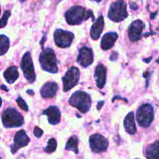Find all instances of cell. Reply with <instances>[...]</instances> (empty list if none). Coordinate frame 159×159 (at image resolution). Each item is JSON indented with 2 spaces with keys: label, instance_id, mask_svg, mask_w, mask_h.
I'll use <instances>...</instances> for the list:
<instances>
[{
  "label": "cell",
  "instance_id": "cell-1",
  "mask_svg": "<svg viewBox=\"0 0 159 159\" xmlns=\"http://www.w3.org/2000/svg\"><path fill=\"white\" fill-rule=\"evenodd\" d=\"M65 16L66 22L69 25H79L89 18H92L93 21L95 20L93 11L81 6H71L66 11Z\"/></svg>",
  "mask_w": 159,
  "mask_h": 159
},
{
  "label": "cell",
  "instance_id": "cell-2",
  "mask_svg": "<svg viewBox=\"0 0 159 159\" xmlns=\"http://www.w3.org/2000/svg\"><path fill=\"white\" fill-rule=\"evenodd\" d=\"M42 69L50 73H57V60L56 54L52 48L43 49L39 57Z\"/></svg>",
  "mask_w": 159,
  "mask_h": 159
},
{
  "label": "cell",
  "instance_id": "cell-3",
  "mask_svg": "<svg viewBox=\"0 0 159 159\" xmlns=\"http://www.w3.org/2000/svg\"><path fill=\"white\" fill-rule=\"evenodd\" d=\"M69 104L81 113H85L91 107V96L84 91H76L70 97Z\"/></svg>",
  "mask_w": 159,
  "mask_h": 159
},
{
  "label": "cell",
  "instance_id": "cell-4",
  "mask_svg": "<svg viewBox=\"0 0 159 159\" xmlns=\"http://www.w3.org/2000/svg\"><path fill=\"white\" fill-rule=\"evenodd\" d=\"M2 122L6 128H14L23 126L24 120L16 109L8 108L2 113Z\"/></svg>",
  "mask_w": 159,
  "mask_h": 159
},
{
  "label": "cell",
  "instance_id": "cell-5",
  "mask_svg": "<svg viewBox=\"0 0 159 159\" xmlns=\"http://www.w3.org/2000/svg\"><path fill=\"white\" fill-rule=\"evenodd\" d=\"M136 119L140 127L144 128L148 127L155 119L153 107L149 103L141 105L137 110Z\"/></svg>",
  "mask_w": 159,
  "mask_h": 159
},
{
  "label": "cell",
  "instance_id": "cell-6",
  "mask_svg": "<svg viewBox=\"0 0 159 159\" xmlns=\"http://www.w3.org/2000/svg\"><path fill=\"white\" fill-rule=\"evenodd\" d=\"M128 12L127 10V2L122 0L116 1L110 5L108 12V17L115 23H120L127 18Z\"/></svg>",
  "mask_w": 159,
  "mask_h": 159
},
{
  "label": "cell",
  "instance_id": "cell-7",
  "mask_svg": "<svg viewBox=\"0 0 159 159\" xmlns=\"http://www.w3.org/2000/svg\"><path fill=\"white\" fill-rule=\"evenodd\" d=\"M20 68L23 71L25 79L30 83L34 82V81L36 80L35 71H34L33 60L31 58V54L29 51L23 54L20 63Z\"/></svg>",
  "mask_w": 159,
  "mask_h": 159
},
{
  "label": "cell",
  "instance_id": "cell-8",
  "mask_svg": "<svg viewBox=\"0 0 159 159\" xmlns=\"http://www.w3.org/2000/svg\"><path fill=\"white\" fill-rule=\"evenodd\" d=\"M80 78V71L76 67H71L62 77L64 92H68L78 84Z\"/></svg>",
  "mask_w": 159,
  "mask_h": 159
},
{
  "label": "cell",
  "instance_id": "cell-9",
  "mask_svg": "<svg viewBox=\"0 0 159 159\" xmlns=\"http://www.w3.org/2000/svg\"><path fill=\"white\" fill-rule=\"evenodd\" d=\"M74 37L75 35L73 33L61 29L56 30L54 33L55 44L61 48H67L71 46Z\"/></svg>",
  "mask_w": 159,
  "mask_h": 159
},
{
  "label": "cell",
  "instance_id": "cell-10",
  "mask_svg": "<svg viewBox=\"0 0 159 159\" xmlns=\"http://www.w3.org/2000/svg\"><path fill=\"white\" fill-rule=\"evenodd\" d=\"M89 146L94 153H102L108 148L109 141L102 134H95L89 137Z\"/></svg>",
  "mask_w": 159,
  "mask_h": 159
},
{
  "label": "cell",
  "instance_id": "cell-11",
  "mask_svg": "<svg viewBox=\"0 0 159 159\" xmlns=\"http://www.w3.org/2000/svg\"><path fill=\"white\" fill-rule=\"evenodd\" d=\"M144 22L141 20H134L128 29V37L130 41L136 42L142 37V32L144 29Z\"/></svg>",
  "mask_w": 159,
  "mask_h": 159
},
{
  "label": "cell",
  "instance_id": "cell-12",
  "mask_svg": "<svg viewBox=\"0 0 159 159\" xmlns=\"http://www.w3.org/2000/svg\"><path fill=\"white\" fill-rule=\"evenodd\" d=\"M94 60L93 52L91 48L88 47H82L79 50V55H78V63L83 68H87L93 64Z\"/></svg>",
  "mask_w": 159,
  "mask_h": 159
},
{
  "label": "cell",
  "instance_id": "cell-13",
  "mask_svg": "<svg viewBox=\"0 0 159 159\" xmlns=\"http://www.w3.org/2000/svg\"><path fill=\"white\" fill-rule=\"evenodd\" d=\"M29 142L30 138L24 130L16 132L14 137V144L11 147V152L12 154H16L17 151L20 150V148L27 146Z\"/></svg>",
  "mask_w": 159,
  "mask_h": 159
},
{
  "label": "cell",
  "instance_id": "cell-14",
  "mask_svg": "<svg viewBox=\"0 0 159 159\" xmlns=\"http://www.w3.org/2000/svg\"><path fill=\"white\" fill-rule=\"evenodd\" d=\"M43 115H46L48 116V122L51 125L58 124L61 121V112L58 107L55 106H51L44 110L42 113Z\"/></svg>",
  "mask_w": 159,
  "mask_h": 159
},
{
  "label": "cell",
  "instance_id": "cell-15",
  "mask_svg": "<svg viewBox=\"0 0 159 159\" xmlns=\"http://www.w3.org/2000/svg\"><path fill=\"white\" fill-rule=\"evenodd\" d=\"M94 77L98 88H103L107 82V68L102 64H99L96 66Z\"/></svg>",
  "mask_w": 159,
  "mask_h": 159
},
{
  "label": "cell",
  "instance_id": "cell-16",
  "mask_svg": "<svg viewBox=\"0 0 159 159\" xmlns=\"http://www.w3.org/2000/svg\"><path fill=\"white\" fill-rule=\"evenodd\" d=\"M58 89V85L56 82H48L43 85L40 89V95L43 98L49 99L54 98Z\"/></svg>",
  "mask_w": 159,
  "mask_h": 159
},
{
  "label": "cell",
  "instance_id": "cell-17",
  "mask_svg": "<svg viewBox=\"0 0 159 159\" xmlns=\"http://www.w3.org/2000/svg\"><path fill=\"white\" fill-rule=\"evenodd\" d=\"M104 28V18L102 15L98 17L90 30V36L93 40H98Z\"/></svg>",
  "mask_w": 159,
  "mask_h": 159
},
{
  "label": "cell",
  "instance_id": "cell-18",
  "mask_svg": "<svg viewBox=\"0 0 159 159\" xmlns=\"http://www.w3.org/2000/svg\"><path fill=\"white\" fill-rule=\"evenodd\" d=\"M118 39V34L115 32H110L106 34L101 40V48L103 51H108L114 45Z\"/></svg>",
  "mask_w": 159,
  "mask_h": 159
},
{
  "label": "cell",
  "instance_id": "cell-19",
  "mask_svg": "<svg viewBox=\"0 0 159 159\" xmlns=\"http://www.w3.org/2000/svg\"><path fill=\"white\" fill-rule=\"evenodd\" d=\"M124 128L127 133L129 134L134 135L137 132V127L135 124V118L134 112H130L126 116L125 119L124 121Z\"/></svg>",
  "mask_w": 159,
  "mask_h": 159
},
{
  "label": "cell",
  "instance_id": "cell-20",
  "mask_svg": "<svg viewBox=\"0 0 159 159\" xmlns=\"http://www.w3.org/2000/svg\"><path fill=\"white\" fill-rule=\"evenodd\" d=\"M144 155L147 159H159V141L149 144L146 148Z\"/></svg>",
  "mask_w": 159,
  "mask_h": 159
},
{
  "label": "cell",
  "instance_id": "cell-21",
  "mask_svg": "<svg viewBox=\"0 0 159 159\" xmlns=\"http://www.w3.org/2000/svg\"><path fill=\"white\" fill-rule=\"evenodd\" d=\"M4 79L9 84H12L19 78V71L16 66H10L3 73Z\"/></svg>",
  "mask_w": 159,
  "mask_h": 159
},
{
  "label": "cell",
  "instance_id": "cell-22",
  "mask_svg": "<svg viewBox=\"0 0 159 159\" xmlns=\"http://www.w3.org/2000/svg\"><path fill=\"white\" fill-rule=\"evenodd\" d=\"M78 144H79V139H78L77 136L74 135V136H71L68 139V141H67L66 145H65V149L68 151H72L75 154H79Z\"/></svg>",
  "mask_w": 159,
  "mask_h": 159
},
{
  "label": "cell",
  "instance_id": "cell-23",
  "mask_svg": "<svg viewBox=\"0 0 159 159\" xmlns=\"http://www.w3.org/2000/svg\"><path fill=\"white\" fill-rule=\"evenodd\" d=\"M9 48V40L6 36L2 34L0 36V55L2 56L6 54Z\"/></svg>",
  "mask_w": 159,
  "mask_h": 159
},
{
  "label": "cell",
  "instance_id": "cell-24",
  "mask_svg": "<svg viewBox=\"0 0 159 159\" xmlns=\"http://www.w3.org/2000/svg\"><path fill=\"white\" fill-rule=\"evenodd\" d=\"M57 141L54 138H51L49 141H48V145L44 148V152L48 154H51L54 152H55L57 149Z\"/></svg>",
  "mask_w": 159,
  "mask_h": 159
},
{
  "label": "cell",
  "instance_id": "cell-25",
  "mask_svg": "<svg viewBox=\"0 0 159 159\" xmlns=\"http://www.w3.org/2000/svg\"><path fill=\"white\" fill-rule=\"evenodd\" d=\"M10 15H11L10 11L9 10L5 11L4 14H3V16H2V19H1V23H0V24H1V26H1V28H3L5 26H6V23H7L8 22V19L9 18Z\"/></svg>",
  "mask_w": 159,
  "mask_h": 159
},
{
  "label": "cell",
  "instance_id": "cell-26",
  "mask_svg": "<svg viewBox=\"0 0 159 159\" xmlns=\"http://www.w3.org/2000/svg\"><path fill=\"white\" fill-rule=\"evenodd\" d=\"M16 102H17V104H18L19 107H20V109H21V110H23V111H26V112L28 111L27 105H26V103L25 102V101L23 100V98H22L21 96H19V97L17 98Z\"/></svg>",
  "mask_w": 159,
  "mask_h": 159
},
{
  "label": "cell",
  "instance_id": "cell-27",
  "mask_svg": "<svg viewBox=\"0 0 159 159\" xmlns=\"http://www.w3.org/2000/svg\"><path fill=\"white\" fill-rule=\"evenodd\" d=\"M43 131L39 127H36L35 128H34V136L36 137V138H40V137L43 135Z\"/></svg>",
  "mask_w": 159,
  "mask_h": 159
},
{
  "label": "cell",
  "instance_id": "cell-28",
  "mask_svg": "<svg viewBox=\"0 0 159 159\" xmlns=\"http://www.w3.org/2000/svg\"><path fill=\"white\" fill-rule=\"evenodd\" d=\"M152 57H151L148 59H144V61H146V63H148V62L151 61V60H152Z\"/></svg>",
  "mask_w": 159,
  "mask_h": 159
},
{
  "label": "cell",
  "instance_id": "cell-29",
  "mask_svg": "<svg viewBox=\"0 0 159 159\" xmlns=\"http://www.w3.org/2000/svg\"><path fill=\"white\" fill-rule=\"evenodd\" d=\"M2 89H5V90H6V91H7V92L9 91V90H8L7 89H6V88H5V85H2Z\"/></svg>",
  "mask_w": 159,
  "mask_h": 159
},
{
  "label": "cell",
  "instance_id": "cell-30",
  "mask_svg": "<svg viewBox=\"0 0 159 159\" xmlns=\"http://www.w3.org/2000/svg\"><path fill=\"white\" fill-rule=\"evenodd\" d=\"M157 63H158V64H159V58L158 59V60H157Z\"/></svg>",
  "mask_w": 159,
  "mask_h": 159
},
{
  "label": "cell",
  "instance_id": "cell-31",
  "mask_svg": "<svg viewBox=\"0 0 159 159\" xmlns=\"http://www.w3.org/2000/svg\"><path fill=\"white\" fill-rule=\"evenodd\" d=\"M136 159H138V158H136Z\"/></svg>",
  "mask_w": 159,
  "mask_h": 159
}]
</instances>
